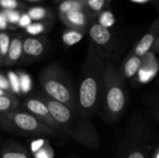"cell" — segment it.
Here are the masks:
<instances>
[{
    "label": "cell",
    "mask_w": 159,
    "mask_h": 158,
    "mask_svg": "<svg viewBox=\"0 0 159 158\" xmlns=\"http://www.w3.org/2000/svg\"><path fill=\"white\" fill-rule=\"evenodd\" d=\"M159 34V17L153 22L150 28L147 30L145 34L140 39V41L136 44L135 47L131 54L136 55L138 57L143 58L145 56L149 50L152 48L154 44L156 43Z\"/></svg>",
    "instance_id": "cell-9"
},
{
    "label": "cell",
    "mask_w": 159,
    "mask_h": 158,
    "mask_svg": "<svg viewBox=\"0 0 159 158\" xmlns=\"http://www.w3.org/2000/svg\"><path fill=\"white\" fill-rule=\"evenodd\" d=\"M127 158H147L146 156L140 150H134V151H131L128 156Z\"/></svg>",
    "instance_id": "cell-30"
},
{
    "label": "cell",
    "mask_w": 159,
    "mask_h": 158,
    "mask_svg": "<svg viewBox=\"0 0 159 158\" xmlns=\"http://www.w3.org/2000/svg\"><path fill=\"white\" fill-rule=\"evenodd\" d=\"M88 31L90 38V44L101 55L108 58V51L116 43V31H114L112 28L102 26L95 20L90 23Z\"/></svg>",
    "instance_id": "cell-6"
},
{
    "label": "cell",
    "mask_w": 159,
    "mask_h": 158,
    "mask_svg": "<svg viewBox=\"0 0 159 158\" xmlns=\"http://www.w3.org/2000/svg\"><path fill=\"white\" fill-rule=\"evenodd\" d=\"M8 22H7V16L4 12V10L0 11V30L4 31L8 27Z\"/></svg>",
    "instance_id": "cell-29"
},
{
    "label": "cell",
    "mask_w": 159,
    "mask_h": 158,
    "mask_svg": "<svg viewBox=\"0 0 159 158\" xmlns=\"http://www.w3.org/2000/svg\"><path fill=\"white\" fill-rule=\"evenodd\" d=\"M19 99L12 93L0 95V114H6L18 109Z\"/></svg>",
    "instance_id": "cell-17"
},
{
    "label": "cell",
    "mask_w": 159,
    "mask_h": 158,
    "mask_svg": "<svg viewBox=\"0 0 159 158\" xmlns=\"http://www.w3.org/2000/svg\"><path fill=\"white\" fill-rule=\"evenodd\" d=\"M32 154L35 158H53V151L47 141L37 140L32 143Z\"/></svg>",
    "instance_id": "cell-14"
},
{
    "label": "cell",
    "mask_w": 159,
    "mask_h": 158,
    "mask_svg": "<svg viewBox=\"0 0 159 158\" xmlns=\"http://www.w3.org/2000/svg\"><path fill=\"white\" fill-rule=\"evenodd\" d=\"M55 2H61V1H63V0H54Z\"/></svg>",
    "instance_id": "cell-34"
},
{
    "label": "cell",
    "mask_w": 159,
    "mask_h": 158,
    "mask_svg": "<svg viewBox=\"0 0 159 158\" xmlns=\"http://www.w3.org/2000/svg\"><path fill=\"white\" fill-rule=\"evenodd\" d=\"M20 78V92L27 93L32 88V81L29 74L25 73H20L19 74Z\"/></svg>",
    "instance_id": "cell-24"
},
{
    "label": "cell",
    "mask_w": 159,
    "mask_h": 158,
    "mask_svg": "<svg viewBox=\"0 0 159 158\" xmlns=\"http://www.w3.org/2000/svg\"><path fill=\"white\" fill-rule=\"evenodd\" d=\"M107 59L89 43L76 87L77 115L80 116L89 118L102 111Z\"/></svg>",
    "instance_id": "cell-1"
},
{
    "label": "cell",
    "mask_w": 159,
    "mask_h": 158,
    "mask_svg": "<svg viewBox=\"0 0 159 158\" xmlns=\"http://www.w3.org/2000/svg\"><path fill=\"white\" fill-rule=\"evenodd\" d=\"M7 93H8V92H6V91L0 89V95H5V94H7Z\"/></svg>",
    "instance_id": "cell-33"
},
{
    "label": "cell",
    "mask_w": 159,
    "mask_h": 158,
    "mask_svg": "<svg viewBox=\"0 0 159 158\" xmlns=\"http://www.w3.org/2000/svg\"><path fill=\"white\" fill-rule=\"evenodd\" d=\"M28 15L34 21H42L48 19L49 12L46 7H32L27 10Z\"/></svg>",
    "instance_id": "cell-19"
},
{
    "label": "cell",
    "mask_w": 159,
    "mask_h": 158,
    "mask_svg": "<svg viewBox=\"0 0 159 158\" xmlns=\"http://www.w3.org/2000/svg\"><path fill=\"white\" fill-rule=\"evenodd\" d=\"M86 34L85 31H80V30H75V29H72V28H66L65 31L62 33V42L64 43V45L71 47L74 46L75 44H77L78 42H80L84 35Z\"/></svg>",
    "instance_id": "cell-18"
},
{
    "label": "cell",
    "mask_w": 159,
    "mask_h": 158,
    "mask_svg": "<svg viewBox=\"0 0 159 158\" xmlns=\"http://www.w3.org/2000/svg\"><path fill=\"white\" fill-rule=\"evenodd\" d=\"M86 10L92 16L93 19H96L97 16L108 8L109 4L112 0H84Z\"/></svg>",
    "instance_id": "cell-15"
},
{
    "label": "cell",
    "mask_w": 159,
    "mask_h": 158,
    "mask_svg": "<svg viewBox=\"0 0 159 158\" xmlns=\"http://www.w3.org/2000/svg\"><path fill=\"white\" fill-rule=\"evenodd\" d=\"M142 65H143V58L131 54L124 63V67H123L124 77L126 78L134 77L136 74L140 71Z\"/></svg>",
    "instance_id": "cell-13"
},
{
    "label": "cell",
    "mask_w": 159,
    "mask_h": 158,
    "mask_svg": "<svg viewBox=\"0 0 159 158\" xmlns=\"http://www.w3.org/2000/svg\"><path fill=\"white\" fill-rule=\"evenodd\" d=\"M133 3H137V4H146L149 2H155V0H129Z\"/></svg>",
    "instance_id": "cell-31"
},
{
    "label": "cell",
    "mask_w": 159,
    "mask_h": 158,
    "mask_svg": "<svg viewBox=\"0 0 159 158\" xmlns=\"http://www.w3.org/2000/svg\"><path fill=\"white\" fill-rule=\"evenodd\" d=\"M33 22L32 19L30 18V16L28 15L27 12H23L21 13V16H20V21L18 23V26L20 27V28H26L27 26H29L31 23Z\"/></svg>",
    "instance_id": "cell-27"
},
{
    "label": "cell",
    "mask_w": 159,
    "mask_h": 158,
    "mask_svg": "<svg viewBox=\"0 0 159 158\" xmlns=\"http://www.w3.org/2000/svg\"><path fill=\"white\" fill-rule=\"evenodd\" d=\"M7 19V22L10 25H17L20 21V16H21V12L18 9H14V10H4Z\"/></svg>",
    "instance_id": "cell-25"
},
{
    "label": "cell",
    "mask_w": 159,
    "mask_h": 158,
    "mask_svg": "<svg viewBox=\"0 0 159 158\" xmlns=\"http://www.w3.org/2000/svg\"><path fill=\"white\" fill-rule=\"evenodd\" d=\"M7 79L10 85L11 92H15L16 94L20 93V78L19 75L14 72H8Z\"/></svg>",
    "instance_id": "cell-23"
},
{
    "label": "cell",
    "mask_w": 159,
    "mask_h": 158,
    "mask_svg": "<svg viewBox=\"0 0 159 158\" xmlns=\"http://www.w3.org/2000/svg\"><path fill=\"white\" fill-rule=\"evenodd\" d=\"M96 19H97L96 21L99 24H101L102 26L106 27V28H112L116 23V18H115L113 12L108 9H105L104 11L100 13Z\"/></svg>",
    "instance_id": "cell-20"
},
{
    "label": "cell",
    "mask_w": 159,
    "mask_h": 158,
    "mask_svg": "<svg viewBox=\"0 0 159 158\" xmlns=\"http://www.w3.org/2000/svg\"><path fill=\"white\" fill-rule=\"evenodd\" d=\"M22 43H23V39L20 34H16L11 37L7 54L3 61L5 65L12 66L23 57Z\"/></svg>",
    "instance_id": "cell-11"
},
{
    "label": "cell",
    "mask_w": 159,
    "mask_h": 158,
    "mask_svg": "<svg viewBox=\"0 0 159 158\" xmlns=\"http://www.w3.org/2000/svg\"><path fill=\"white\" fill-rule=\"evenodd\" d=\"M1 158H31L30 153L20 144L16 142H7L0 150Z\"/></svg>",
    "instance_id": "cell-12"
},
{
    "label": "cell",
    "mask_w": 159,
    "mask_h": 158,
    "mask_svg": "<svg viewBox=\"0 0 159 158\" xmlns=\"http://www.w3.org/2000/svg\"><path fill=\"white\" fill-rule=\"evenodd\" d=\"M11 37L7 33L0 32V63H3L9 47Z\"/></svg>",
    "instance_id": "cell-22"
},
{
    "label": "cell",
    "mask_w": 159,
    "mask_h": 158,
    "mask_svg": "<svg viewBox=\"0 0 159 158\" xmlns=\"http://www.w3.org/2000/svg\"><path fill=\"white\" fill-rule=\"evenodd\" d=\"M48 25L47 22L34 21V22H32L29 26H27L25 28V32L32 36H36V35H39V34L45 33L48 30Z\"/></svg>",
    "instance_id": "cell-21"
},
{
    "label": "cell",
    "mask_w": 159,
    "mask_h": 158,
    "mask_svg": "<svg viewBox=\"0 0 159 158\" xmlns=\"http://www.w3.org/2000/svg\"><path fill=\"white\" fill-rule=\"evenodd\" d=\"M85 1L84 0H63L59 3L58 13L59 16L67 14L72 11L85 10Z\"/></svg>",
    "instance_id": "cell-16"
},
{
    "label": "cell",
    "mask_w": 159,
    "mask_h": 158,
    "mask_svg": "<svg viewBox=\"0 0 159 158\" xmlns=\"http://www.w3.org/2000/svg\"><path fill=\"white\" fill-rule=\"evenodd\" d=\"M23 107L25 108V110L27 112H29L31 115H33L39 121H41L42 123H44L46 126L49 127L50 129H54L61 137H63V134L61 132V129L60 125L53 118L48 106L35 94L33 96L27 97L24 100Z\"/></svg>",
    "instance_id": "cell-7"
},
{
    "label": "cell",
    "mask_w": 159,
    "mask_h": 158,
    "mask_svg": "<svg viewBox=\"0 0 159 158\" xmlns=\"http://www.w3.org/2000/svg\"><path fill=\"white\" fill-rule=\"evenodd\" d=\"M0 129L24 137H61L58 132L46 126L29 112L20 109L0 114Z\"/></svg>",
    "instance_id": "cell-3"
},
{
    "label": "cell",
    "mask_w": 159,
    "mask_h": 158,
    "mask_svg": "<svg viewBox=\"0 0 159 158\" xmlns=\"http://www.w3.org/2000/svg\"><path fill=\"white\" fill-rule=\"evenodd\" d=\"M25 1H28V2H33V3H37V2H40L42 0H25Z\"/></svg>",
    "instance_id": "cell-32"
},
{
    "label": "cell",
    "mask_w": 159,
    "mask_h": 158,
    "mask_svg": "<svg viewBox=\"0 0 159 158\" xmlns=\"http://www.w3.org/2000/svg\"><path fill=\"white\" fill-rule=\"evenodd\" d=\"M47 48V44L44 38L28 36L23 39L22 51L23 56L29 60H36L42 57Z\"/></svg>",
    "instance_id": "cell-10"
},
{
    "label": "cell",
    "mask_w": 159,
    "mask_h": 158,
    "mask_svg": "<svg viewBox=\"0 0 159 158\" xmlns=\"http://www.w3.org/2000/svg\"><path fill=\"white\" fill-rule=\"evenodd\" d=\"M123 85V76L116 70L114 62L107 59L105 81L101 113L107 119H116L125 110L127 95Z\"/></svg>",
    "instance_id": "cell-4"
},
{
    "label": "cell",
    "mask_w": 159,
    "mask_h": 158,
    "mask_svg": "<svg viewBox=\"0 0 159 158\" xmlns=\"http://www.w3.org/2000/svg\"><path fill=\"white\" fill-rule=\"evenodd\" d=\"M20 7V3L18 0H0V7L3 10H14Z\"/></svg>",
    "instance_id": "cell-26"
},
{
    "label": "cell",
    "mask_w": 159,
    "mask_h": 158,
    "mask_svg": "<svg viewBox=\"0 0 159 158\" xmlns=\"http://www.w3.org/2000/svg\"><path fill=\"white\" fill-rule=\"evenodd\" d=\"M0 89L4 90L6 92H8V93H12L7 77H6L5 75H3L1 74H0Z\"/></svg>",
    "instance_id": "cell-28"
},
{
    "label": "cell",
    "mask_w": 159,
    "mask_h": 158,
    "mask_svg": "<svg viewBox=\"0 0 159 158\" xmlns=\"http://www.w3.org/2000/svg\"><path fill=\"white\" fill-rule=\"evenodd\" d=\"M38 82L48 97L64 104L77 115V89L70 76L58 62L45 66L39 74Z\"/></svg>",
    "instance_id": "cell-2"
},
{
    "label": "cell",
    "mask_w": 159,
    "mask_h": 158,
    "mask_svg": "<svg viewBox=\"0 0 159 158\" xmlns=\"http://www.w3.org/2000/svg\"><path fill=\"white\" fill-rule=\"evenodd\" d=\"M59 17L61 20V21L67 26V28H72L85 32H87L90 23L95 20L86 9L72 11L67 14L61 15Z\"/></svg>",
    "instance_id": "cell-8"
},
{
    "label": "cell",
    "mask_w": 159,
    "mask_h": 158,
    "mask_svg": "<svg viewBox=\"0 0 159 158\" xmlns=\"http://www.w3.org/2000/svg\"><path fill=\"white\" fill-rule=\"evenodd\" d=\"M65 136L88 148L97 149L100 146V139L92 122L89 118L78 115L66 130Z\"/></svg>",
    "instance_id": "cell-5"
}]
</instances>
